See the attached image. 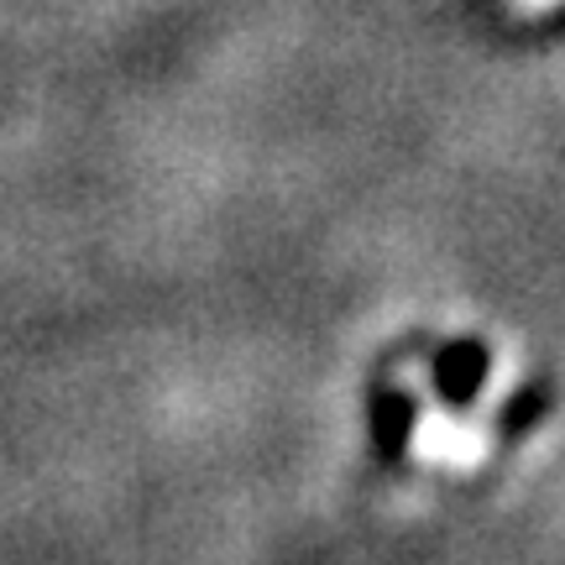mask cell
Instances as JSON below:
<instances>
[{
	"mask_svg": "<svg viewBox=\"0 0 565 565\" xmlns=\"http://www.w3.org/2000/svg\"><path fill=\"white\" fill-rule=\"evenodd\" d=\"M508 17H545V11H555V6H565V0H503Z\"/></svg>",
	"mask_w": 565,
	"mask_h": 565,
	"instance_id": "1",
	"label": "cell"
}]
</instances>
